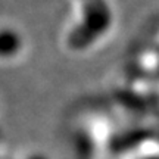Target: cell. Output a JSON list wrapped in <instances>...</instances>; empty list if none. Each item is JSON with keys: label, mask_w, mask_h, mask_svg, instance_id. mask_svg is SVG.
Listing matches in <instances>:
<instances>
[{"label": "cell", "mask_w": 159, "mask_h": 159, "mask_svg": "<svg viewBox=\"0 0 159 159\" xmlns=\"http://www.w3.org/2000/svg\"><path fill=\"white\" fill-rule=\"evenodd\" d=\"M114 13L108 0H84L81 19L69 34V46L75 50L87 49L106 34Z\"/></svg>", "instance_id": "cell-1"}, {"label": "cell", "mask_w": 159, "mask_h": 159, "mask_svg": "<svg viewBox=\"0 0 159 159\" xmlns=\"http://www.w3.org/2000/svg\"><path fill=\"white\" fill-rule=\"evenodd\" d=\"M24 49V37L12 27L0 28V61H9L19 55Z\"/></svg>", "instance_id": "cell-2"}, {"label": "cell", "mask_w": 159, "mask_h": 159, "mask_svg": "<svg viewBox=\"0 0 159 159\" xmlns=\"http://www.w3.org/2000/svg\"><path fill=\"white\" fill-rule=\"evenodd\" d=\"M27 159H49V158L43 153H33V155H30Z\"/></svg>", "instance_id": "cell-3"}]
</instances>
